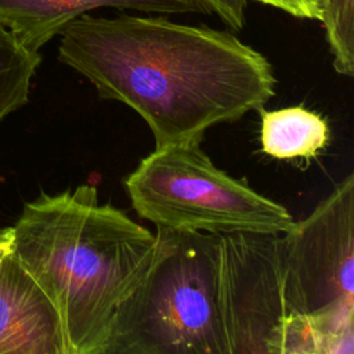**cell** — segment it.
<instances>
[{
    "instance_id": "6da1fadb",
    "label": "cell",
    "mask_w": 354,
    "mask_h": 354,
    "mask_svg": "<svg viewBox=\"0 0 354 354\" xmlns=\"http://www.w3.org/2000/svg\"><path fill=\"white\" fill-rule=\"evenodd\" d=\"M58 59L149 126L156 147L201 144L207 129L261 111L270 61L234 33L165 17L80 15L59 33Z\"/></svg>"
},
{
    "instance_id": "7a4b0ae2",
    "label": "cell",
    "mask_w": 354,
    "mask_h": 354,
    "mask_svg": "<svg viewBox=\"0 0 354 354\" xmlns=\"http://www.w3.org/2000/svg\"><path fill=\"white\" fill-rule=\"evenodd\" d=\"M155 234L97 188L41 192L25 202L12 225L21 266L55 307L66 354H104L118 307L144 277Z\"/></svg>"
},
{
    "instance_id": "3957f363",
    "label": "cell",
    "mask_w": 354,
    "mask_h": 354,
    "mask_svg": "<svg viewBox=\"0 0 354 354\" xmlns=\"http://www.w3.org/2000/svg\"><path fill=\"white\" fill-rule=\"evenodd\" d=\"M151 263L118 307L104 354H227L220 234L158 228Z\"/></svg>"
},
{
    "instance_id": "277c9868",
    "label": "cell",
    "mask_w": 354,
    "mask_h": 354,
    "mask_svg": "<svg viewBox=\"0 0 354 354\" xmlns=\"http://www.w3.org/2000/svg\"><path fill=\"white\" fill-rule=\"evenodd\" d=\"M137 214L156 228L285 234L290 212L220 170L196 142L156 147L124 180Z\"/></svg>"
},
{
    "instance_id": "5b68a950",
    "label": "cell",
    "mask_w": 354,
    "mask_h": 354,
    "mask_svg": "<svg viewBox=\"0 0 354 354\" xmlns=\"http://www.w3.org/2000/svg\"><path fill=\"white\" fill-rule=\"evenodd\" d=\"M283 296L290 315L354 325V176L281 235Z\"/></svg>"
},
{
    "instance_id": "8992f818",
    "label": "cell",
    "mask_w": 354,
    "mask_h": 354,
    "mask_svg": "<svg viewBox=\"0 0 354 354\" xmlns=\"http://www.w3.org/2000/svg\"><path fill=\"white\" fill-rule=\"evenodd\" d=\"M281 235L220 234V301L227 354H281L290 317Z\"/></svg>"
},
{
    "instance_id": "52a82bcc",
    "label": "cell",
    "mask_w": 354,
    "mask_h": 354,
    "mask_svg": "<svg viewBox=\"0 0 354 354\" xmlns=\"http://www.w3.org/2000/svg\"><path fill=\"white\" fill-rule=\"evenodd\" d=\"M66 354L59 315L12 249V227L0 230V354Z\"/></svg>"
},
{
    "instance_id": "ba28073f",
    "label": "cell",
    "mask_w": 354,
    "mask_h": 354,
    "mask_svg": "<svg viewBox=\"0 0 354 354\" xmlns=\"http://www.w3.org/2000/svg\"><path fill=\"white\" fill-rule=\"evenodd\" d=\"M97 8L145 14H205L195 0H0V25L29 51L39 53L66 25Z\"/></svg>"
},
{
    "instance_id": "9c48e42d",
    "label": "cell",
    "mask_w": 354,
    "mask_h": 354,
    "mask_svg": "<svg viewBox=\"0 0 354 354\" xmlns=\"http://www.w3.org/2000/svg\"><path fill=\"white\" fill-rule=\"evenodd\" d=\"M261 151L275 159H310L329 140L326 120L303 106L259 111Z\"/></svg>"
},
{
    "instance_id": "30bf717a",
    "label": "cell",
    "mask_w": 354,
    "mask_h": 354,
    "mask_svg": "<svg viewBox=\"0 0 354 354\" xmlns=\"http://www.w3.org/2000/svg\"><path fill=\"white\" fill-rule=\"evenodd\" d=\"M40 62L39 53L22 47L0 25V122L28 102L30 83Z\"/></svg>"
},
{
    "instance_id": "8fae6325",
    "label": "cell",
    "mask_w": 354,
    "mask_h": 354,
    "mask_svg": "<svg viewBox=\"0 0 354 354\" xmlns=\"http://www.w3.org/2000/svg\"><path fill=\"white\" fill-rule=\"evenodd\" d=\"M325 39L333 68L343 76L354 75V0H319Z\"/></svg>"
},
{
    "instance_id": "7c38bea8",
    "label": "cell",
    "mask_w": 354,
    "mask_h": 354,
    "mask_svg": "<svg viewBox=\"0 0 354 354\" xmlns=\"http://www.w3.org/2000/svg\"><path fill=\"white\" fill-rule=\"evenodd\" d=\"M205 14H216L228 28L239 32L245 26L248 0H195Z\"/></svg>"
},
{
    "instance_id": "4fadbf2b",
    "label": "cell",
    "mask_w": 354,
    "mask_h": 354,
    "mask_svg": "<svg viewBox=\"0 0 354 354\" xmlns=\"http://www.w3.org/2000/svg\"><path fill=\"white\" fill-rule=\"evenodd\" d=\"M264 6L278 8L295 18L317 19L321 18L319 0H256Z\"/></svg>"
}]
</instances>
